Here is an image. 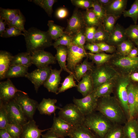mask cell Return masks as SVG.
<instances>
[{"mask_svg":"<svg viewBox=\"0 0 138 138\" xmlns=\"http://www.w3.org/2000/svg\"><path fill=\"white\" fill-rule=\"evenodd\" d=\"M128 0H113L107 6L104 7L107 14L112 15L118 18L125 10Z\"/></svg>","mask_w":138,"mask_h":138,"instance_id":"21","label":"cell"},{"mask_svg":"<svg viewBox=\"0 0 138 138\" xmlns=\"http://www.w3.org/2000/svg\"><path fill=\"white\" fill-rule=\"evenodd\" d=\"M130 75L120 74L117 78L114 88L116 96L122 107L127 119L129 118L127 87L131 82Z\"/></svg>","mask_w":138,"mask_h":138,"instance_id":"6","label":"cell"},{"mask_svg":"<svg viewBox=\"0 0 138 138\" xmlns=\"http://www.w3.org/2000/svg\"><path fill=\"white\" fill-rule=\"evenodd\" d=\"M20 12L18 9H5L1 7L0 18L8 23L11 21Z\"/></svg>","mask_w":138,"mask_h":138,"instance_id":"36","label":"cell"},{"mask_svg":"<svg viewBox=\"0 0 138 138\" xmlns=\"http://www.w3.org/2000/svg\"><path fill=\"white\" fill-rule=\"evenodd\" d=\"M117 77L108 81L99 86L94 91L95 96L98 99L110 96L114 89Z\"/></svg>","mask_w":138,"mask_h":138,"instance_id":"25","label":"cell"},{"mask_svg":"<svg viewBox=\"0 0 138 138\" xmlns=\"http://www.w3.org/2000/svg\"><path fill=\"white\" fill-rule=\"evenodd\" d=\"M99 48L101 51L110 53H114L116 51V47L108 44L106 42H102L95 43Z\"/></svg>","mask_w":138,"mask_h":138,"instance_id":"53","label":"cell"},{"mask_svg":"<svg viewBox=\"0 0 138 138\" xmlns=\"http://www.w3.org/2000/svg\"><path fill=\"white\" fill-rule=\"evenodd\" d=\"M131 58H135L138 56V48L135 46L130 51L128 55Z\"/></svg>","mask_w":138,"mask_h":138,"instance_id":"58","label":"cell"},{"mask_svg":"<svg viewBox=\"0 0 138 138\" xmlns=\"http://www.w3.org/2000/svg\"><path fill=\"white\" fill-rule=\"evenodd\" d=\"M123 126L125 138H138V124L135 119L128 120Z\"/></svg>","mask_w":138,"mask_h":138,"instance_id":"28","label":"cell"},{"mask_svg":"<svg viewBox=\"0 0 138 138\" xmlns=\"http://www.w3.org/2000/svg\"><path fill=\"white\" fill-rule=\"evenodd\" d=\"M57 1L56 0H34L33 2L42 8L50 17H51L53 12V6Z\"/></svg>","mask_w":138,"mask_h":138,"instance_id":"38","label":"cell"},{"mask_svg":"<svg viewBox=\"0 0 138 138\" xmlns=\"http://www.w3.org/2000/svg\"><path fill=\"white\" fill-rule=\"evenodd\" d=\"M135 46L132 41L130 40H125L116 47L117 54L122 56H127Z\"/></svg>","mask_w":138,"mask_h":138,"instance_id":"35","label":"cell"},{"mask_svg":"<svg viewBox=\"0 0 138 138\" xmlns=\"http://www.w3.org/2000/svg\"><path fill=\"white\" fill-rule=\"evenodd\" d=\"M2 18H0V36H2L5 32L6 29L5 26L7 25V22Z\"/></svg>","mask_w":138,"mask_h":138,"instance_id":"57","label":"cell"},{"mask_svg":"<svg viewBox=\"0 0 138 138\" xmlns=\"http://www.w3.org/2000/svg\"><path fill=\"white\" fill-rule=\"evenodd\" d=\"M57 100L54 99L43 98L39 104L37 109L41 114L50 116L54 113L56 110L61 109L55 105Z\"/></svg>","mask_w":138,"mask_h":138,"instance_id":"22","label":"cell"},{"mask_svg":"<svg viewBox=\"0 0 138 138\" xmlns=\"http://www.w3.org/2000/svg\"><path fill=\"white\" fill-rule=\"evenodd\" d=\"M58 114V117L63 120L75 126L83 124L85 118L78 107L72 103L61 108Z\"/></svg>","mask_w":138,"mask_h":138,"instance_id":"7","label":"cell"},{"mask_svg":"<svg viewBox=\"0 0 138 138\" xmlns=\"http://www.w3.org/2000/svg\"><path fill=\"white\" fill-rule=\"evenodd\" d=\"M96 111L101 113L114 124L122 125L127 121L122 107L115 97L110 96L98 99Z\"/></svg>","mask_w":138,"mask_h":138,"instance_id":"1","label":"cell"},{"mask_svg":"<svg viewBox=\"0 0 138 138\" xmlns=\"http://www.w3.org/2000/svg\"><path fill=\"white\" fill-rule=\"evenodd\" d=\"M96 27H87L86 28L84 33L86 40L88 43H94V37L96 29Z\"/></svg>","mask_w":138,"mask_h":138,"instance_id":"52","label":"cell"},{"mask_svg":"<svg viewBox=\"0 0 138 138\" xmlns=\"http://www.w3.org/2000/svg\"><path fill=\"white\" fill-rule=\"evenodd\" d=\"M125 29L118 24L115 25V28L110 34L106 43L116 47L127 38L125 33Z\"/></svg>","mask_w":138,"mask_h":138,"instance_id":"23","label":"cell"},{"mask_svg":"<svg viewBox=\"0 0 138 138\" xmlns=\"http://www.w3.org/2000/svg\"><path fill=\"white\" fill-rule=\"evenodd\" d=\"M84 48L93 53L95 54L102 52L95 43H88L84 46Z\"/></svg>","mask_w":138,"mask_h":138,"instance_id":"54","label":"cell"},{"mask_svg":"<svg viewBox=\"0 0 138 138\" xmlns=\"http://www.w3.org/2000/svg\"><path fill=\"white\" fill-rule=\"evenodd\" d=\"M28 68L24 66H10L6 73L5 78L25 77L28 73Z\"/></svg>","mask_w":138,"mask_h":138,"instance_id":"31","label":"cell"},{"mask_svg":"<svg viewBox=\"0 0 138 138\" xmlns=\"http://www.w3.org/2000/svg\"><path fill=\"white\" fill-rule=\"evenodd\" d=\"M133 42L136 45L138 48V40L135 41Z\"/></svg>","mask_w":138,"mask_h":138,"instance_id":"62","label":"cell"},{"mask_svg":"<svg viewBox=\"0 0 138 138\" xmlns=\"http://www.w3.org/2000/svg\"><path fill=\"white\" fill-rule=\"evenodd\" d=\"M84 31H80L73 36V44L84 48V45L86 41Z\"/></svg>","mask_w":138,"mask_h":138,"instance_id":"49","label":"cell"},{"mask_svg":"<svg viewBox=\"0 0 138 138\" xmlns=\"http://www.w3.org/2000/svg\"><path fill=\"white\" fill-rule=\"evenodd\" d=\"M123 14L125 17L131 18L135 24H137L138 19V0H135L130 8L128 10H125Z\"/></svg>","mask_w":138,"mask_h":138,"instance_id":"42","label":"cell"},{"mask_svg":"<svg viewBox=\"0 0 138 138\" xmlns=\"http://www.w3.org/2000/svg\"><path fill=\"white\" fill-rule=\"evenodd\" d=\"M68 136L70 138H99L83 124L75 125Z\"/></svg>","mask_w":138,"mask_h":138,"instance_id":"26","label":"cell"},{"mask_svg":"<svg viewBox=\"0 0 138 138\" xmlns=\"http://www.w3.org/2000/svg\"><path fill=\"white\" fill-rule=\"evenodd\" d=\"M27 52L31 53L52 45V39L48 31L31 27L24 32Z\"/></svg>","mask_w":138,"mask_h":138,"instance_id":"2","label":"cell"},{"mask_svg":"<svg viewBox=\"0 0 138 138\" xmlns=\"http://www.w3.org/2000/svg\"><path fill=\"white\" fill-rule=\"evenodd\" d=\"M103 138H125L123 126L121 124H114Z\"/></svg>","mask_w":138,"mask_h":138,"instance_id":"37","label":"cell"},{"mask_svg":"<svg viewBox=\"0 0 138 138\" xmlns=\"http://www.w3.org/2000/svg\"><path fill=\"white\" fill-rule=\"evenodd\" d=\"M0 138H13L7 132L6 129H0Z\"/></svg>","mask_w":138,"mask_h":138,"instance_id":"59","label":"cell"},{"mask_svg":"<svg viewBox=\"0 0 138 138\" xmlns=\"http://www.w3.org/2000/svg\"><path fill=\"white\" fill-rule=\"evenodd\" d=\"M93 64L86 59L82 63L77 65L74 72L75 79L79 82L82 77L88 71H91L94 67Z\"/></svg>","mask_w":138,"mask_h":138,"instance_id":"30","label":"cell"},{"mask_svg":"<svg viewBox=\"0 0 138 138\" xmlns=\"http://www.w3.org/2000/svg\"><path fill=\"white\" fill-rule=\"evenodd\" d=\"M8 123L5 102L0 99V129L6 128Z\"/></svg>","mask_w":138,"mask_h":138,"instance_id":"47","label":"cell"},{"mask_svg":"<svg viewBox=\"0 0 138 138\" xmlns=\"http://www.w3.org/2000/svg\"><path fill=\"white\" fill-rule=\"evenodd\" d=\"M32 62L37 68L43 67L56 63L55 56L44 50L34 51L31 53Z\"/></svg>","mask_w":138,"mask_h":138,"instance_id":"15","label":"cell"},{"mask_svg":"<svg viewBox=\"0 0 138 138\" xmlns=\"http://www.w3.org/2000/svg\"><path fill=\"white\" fill-rule=\"evenodd\" d=\"M125 33L127 38L133 42L138 40V24L130 25L125 29Z\"/></svg>","mask_w":138,"mask_h":138,"instance_id":"48","label":"cell"},{"mask_svg":"<svg viewBox=\"0 0 138 138\" xmlns=\"http://www.w3.org/2000/svg\"><path fill=\"white\" fill-rule=\"evenodd\" d=\"M114 124L99 112L95 111L85 116L83 125L99 138H103Z\"/></svg>","mask_w":138,"mask_h":138,"instance_id":"3","label":"cell"},{"mask_svg":"<svg viewBox=\"0 0 138 138\" xmlns=\"http://www.w3.org/2000/svg\"><path fill=\"white\" fill-rule=\"evenodd\" d=\"M98 2L103 7L110 4L113 0H97Z\"/></svg>","mask_w":138,"mask_h":138,"instance_id":"61","label":"cell"},{"mask_svg":"<svg viewBox=\"0 0 138 138\" xmlns=\"http://www.w3.org/2000/svg\"><path fill=\"white\" fill-rule=\"evenodd\" d=\"M18 92L27 94L26 93L17 88L10 79L0 82V99L4 102H7L14 99Z\"/></svg>","mask_w":138,"mask_h":138,"instance_id":"17","label":"cell"},{"mask_svg":"<svg viewBox=\"0 0 138 138\" xmlns=\"http://www.w3.org/2000/svg\"><path fill=\"white\" fill-rule=\"evenodd\" d=\"M8 123L23 125L27 122V117L14 99L5 102Z\"/></svg>","mask_w":138,"mask_h":138,"instance_id":"10","label":"cell"},{"mask_svg":"<svg viewBox=\"0 0 138 138\" xmlns=\"http://www.w3.org/2000/svg\"><path fill=\"white\" fill-rule=\"evenodd\" d=\"M110 34L104 29L102 25L97 27L94 37V43L106 42L108 40Z\"/></svg>","mask_w":138,"mask_h":138,"instance_id":"40","label":"cell"},{"mask_svg":"<svg viewBox=\"0 0 138 138\" xmlns=\"http://www.w3.org/2000/svg\"><path fill=\"white\" fill-rule=\"evenodd\" d=\"M52 69L51 66L37 68L30 73H28L25 77L33 84L34 89L37 93L39 88L49 77Z\"/></svg>","mask_w":138,"mask_h":138,"instance_id":"14","label":"cell"},{"mask_svg":"<svg viewBox=\"0 0 138 138\" xmlns=\"http://www.w3.org/2000/svg\"><path fill=\"white\" fill-rule=\"evenodd\" d=\"M83 15L87 27H97L102 25L92 8L86 10Z\"/></svg>","mask_w":138,"mask_h":138,"instance_id":"34","label":"cell"},{"mask_svg":"<svg viewBox=\"0 0 138 138\" xmlns=\"http://www.w3.org/2000/svg\"><path fill=\"white\" fill-rule=\"evenodd\" d=\"M56 53L55 57L60 66L61 69L66 71L69 74L74 76V78H75L74 72L68 70L66 64L67 56V47L60 45L55 48Z\"/></svg>","mask_w":138,"mask_h":138,"instance_id":"24","label":"cell"},{"mask_svg":"<svg viewBox=\"0 0 138 138\" xmlns=\"http://www.w3.org/2000/svg\"><path fill=\"white\" fill-rule=\"evenodd\" d=\"M129 120L138 117V84L131 81L127 87Z\"/></svg>","mask_w":138,"mask_h":138,"instance_id":"12","label":"cell"},{"mask_svg":"<svg viewBox=\"0 0 138 138\" xmlns=\"http://www.w3.org/2000/svg\"><path fill=\"white\" fill-rule=\"evenodd\" d=\"M48 25L49 29L47 31L52 40H56L65 33L64 28L55 24L53 20L48 21Z\"/></svg>","mask_w":138,"mask_h":138,"instance_id":"33","label":"cell"},{"mask_svg":"<svg viewBox=\"0 0 138 138\" xmlns=\"http://www.w3.org/2000/svg\"><path fill=\"white\" fill-rule=\"evenodd\" d=\"M50 129L48 130L46 133L42 134L41 138H64L57 135Z\"/></svg>","mask_w":138,"mask_h":138,"instance_id":"56","label":"cell"},{"mask_svg":"<svg viewBox=\"0 0 138 138\" xmlns=\"http://www.w3.org/2000/svg\"><path fill=\"white\" fill-rule=\"evenodd\" d=\"M19 29L15 27H8L3 34L2 37L4 38H8L12 37H15L20 35L24 36V33Z\"/></svg>","mask_w":138,"mask_h":138,"instance_id":"50","label":"cell"},{"mask_svg":"<svg viewBox=\"0 0 138 138\" xmlns=\"http://www.w3.org/2000/svg\"><path fill=\"white\" fill-rule=\"evenodd\" d=\"M67 67L74 72L76 66L83 59L88 56L85 48L73 44L67 47Z\"/></svg>","mask_w":138,"mask_h":138,"instance_id":"9","label":"cell"},{"mask_svg":"<svg viewBox=\"0 0 138 138\" xmlns=\"http://www.w3.org/2000/svg\"><path fill=\"white\" fill-rule=\"evenodd\" d=\"M87 27L83 14L76 9L68 21L67 27L65 32L73 36L80 31H84Z\"/></svg>","mask_w":138,"mask_h":138,"instance_id":"11","label":"cell"},{"mask_svg":"<svg viewBox=\"0 0 138 138\" xmlns=\"http://www.w3.org/2000/svg\"><path fill=\"white\" fill-rule=\"evenodd\" d=\"M74 76L70 75L67 76L61 83V86L59 88L56 94L64 92L70 88L74 87H76L77 86L75 81Z\"/></svg>","mask_w":138,"mask_h":138,"instance_id":"41","label":"cell"},{"mask_svg":"<svg viewBox=\"0 0 138 138\" xmlns=\"http://www.w3.org/2000/svg\"><path fill=\"white\" fill-rule=\"evenodd\" d=\"M62 71L61 69H52L49 77L43 85L49 92L55 94L57 93L61 79L60 74Z\"/></svg>","mask_w":138,"mask_h":138,"instance_id":"19","label":"cell"},{"mask_svg":"<svg viewBox=\"0 0 138 138\" xmlns=\"http://www.w3.org/2000/svg\"><path fill=\"white\" fill-rule=\"evenodd\" d=\"M97 99L95 96L94 91L80 99L74 98V104L85 116L96 111Z\"/></svg>","mask_w":138,"mask_h":138,"instance_id":"13","label":"cell"},{"mask_svg":"<svg viewBox=\"0 0 138 138\" xmlns=\"http://www.w3.org/2000/svg\"><path fill=\"white\" fill-rule=\"evenodd\" d=\"M91 72H88L82 77V80L78 82L76 87L77 91L83 97L94 91Z\"/></svg>","mask_w":138,"mask_h":138,"instance_id":"20","label":"cell"},{"mask_svg":"<svg viewBox=\"0 0 138 138\" xmlns=\"http://www.w3.org/2000/svg\"><path fill=\"white\" fill-rule=\"evenodd\" d=\"M109 62V65L121 74L130 75L138 72V56L131 58L117 53Z\"/></svg>","mask_w":138,"mask_h":138,"instance_id":"4","label":"cell"},{"mask_svg":"<svg viewBox=\"0 0 138 138\" xmlns=\"http://www.w3.org/2000/svg\"><path fill=\"white\" fill-rule=\"evenodd\" d=\"M72 4L76 6L86 10L92 8L93 0H71Z\"/></svg>","mask_w":138,"mask_h":138,"instance_id":"51","label":"cell"},{"mask_svg":"<svg viewBox=\"0 0 138 138\" xmlns=\"http://www.w3.org/2000/svg\"><path fill=\"white\" fill-rule=\"evenodd\" d=\"M5 129L13 138H20L23 131L22 125L18 124L8 123Z\"/></svg>","mask_w":138,"mask_h":138,"instance_id":"43","label":"cell"},{"mask_svg":"<svg viewBox=\"0 0 138 138\" xmlns=\"http://www.w3.org/2000/svg\"><path fill=\"white\" fill-rule=\"evenodd\" d=\"M73 36L69 35L65 32L60 38L53 43L52 45L55 48L57 47L62 45L66 47L73 44Z\"/></svg>","mask_w":138,"mask_h":138,"instance_id":"46","label":"cell"},{"mask_svg":"<svg viewBox=\"0 0 138 138\" xmlns=\"http://www.w3.org/2000/svg\"><path fill=\"white\" fill-rule=\"evenodd\" d=\"M92 8L99 20L102 24L104 19L107 15L105 9L97 0H93V7Z\"/></svg>","mask_w":138,"mask_h":138,"instance_id":"45","label":"cell"},{"mask_svg":"<svg viewBox=\"0 0 138 138\" xmlns=\"http://www.w3.org/2000/svg\"><path fill=\"white\" fill-rule=\"evenodd\" d=\"M118 19L112 15L107 14L102 23L104 30L109 34L111 33L115 28V24Z\"/></svg>","mask_w":138,"mask_h":138,"instance_id":"39","label":"cell"},{"mask_svg":"<svg viewBox=\"0 0 138 138\" xmlns=\"http://www.w3.org/2000/svg\"><path fill=\"white\" fill-rule=\"evenodd\" d=\"M75 125L63 120L55 115L53 123L50 130L58 136L64 138L69 136Z\"/></svg>","mask_w":138,"mask_h":138,"instance_id":"16","label":"cell"},{"mask_svg":"<svg viewBox=\"0 0 138 138\" xmlns=\"http://www.w3.org/2000/svg\"><path fill=\"white\" fill-rule=\"evenodd\" d=\"M22 126L23 131L20 138H41L42 132L50 129H39L33 119L29 120Z\"/></svg>","mask_w":138,"mask_h":138,"instance_id":"18","label":"cell"},{"mask_svg":"<svg viewBox=\"0 0 138 138\" xmlns=\"http://www.w3.org/2000/svg\"><path fill=\"white\" fill-rule=\"evenodd\" d=\"M136 119V120L137 124H138V117Z\"/></svg>","mask_w":138,"mask_h":138,"instance_id":"63","label":"cell"},{"mask_svg":"<svg viewBox=\"0 0 138 138\" xmlns=\"http://www.w3.org/2000/svg\"><path fill=\"white\" fill-rule=\"evenodd\" d=\"M68 12L65 8L62 7L57 9L55 13L56 17L60 19H62L66 18L68 15Z\"/></svg>","mask_w":138,"mask_h":138,"instance_id":"55","label":"cell"},{"mask_svg":"<svg viewBox=\"0 0 138 138\" xmlns=\"http://www.w3.org/2000/svg\"><path fill=\"white\" fill-rule=\"evenodd\" d=\"M13 56L5 51H0V79L5 78L6 73L10 66Z\"/></svg>","mask_w":138,"mask_h":138,"instance_id":"27","label":"cell"},{"mask_svg":"<svg viewBox=\"0 0 138 138\" xmlns=\"http://www.w3.org/2000/svg\"><path fill=\"white\" fill-rule=\"evenodd\" d=\"M130 76L131 81L138 84V72L133 73L130 74Z\"/></svg>","mask_w":138,"mask_h":138,"instance_id":"60","label":"cell"},{"mask_svg":"<svg viewBox=\"0 0 138 138\" xmlns=\"http://www.w3.org/2000/svg\"><path fill=\"white\" fill-rule=\"evenodd\" d=\"M89 58L96 64L97 66L102 65L109 62L113 57L115 54H108L104 52L94 54L87 53Z\"/></svg>","mask_w":138,"mask_h":138,"instance_id":"32","label":"cell"},{"mask_svg":"<svg viewBox=\"0 0 138 138\" xmlns=\"http://www.w3.org/2000/svg\"><path fill=\"white\" fill-rule=\"evenodd\" d=\"M25 21V18L20 12L11 21L7 23V25L8 27H15L24 32L26 31L24 27Z\"/></svg>","mask_w":138,"mask_h":138,"instance_id":"44","label":"cell"},{"mask_svg":"<svg viewBox=\"0 0 138 138\" xmlns=\"http://www.w3.org/2000/svg\"><path fill=\"white\" fill-rule=\"evenodd\" d=\"M91 74L94 91L102 84L116 78L120 74L113 67L106 64L94 67Z\"/></svg>","mask_w":138,"mask_h":138,"instance_id":"5","label":"cell"},{"mask_svg":"<svg viewBox=\"0 0 138 138\" xmlns=\"http://www.w3.org/2000/svg\"><path fill=\"white\" fill-rule=\"evenodd\" d=\"M14 99L20 106L25 115L30 120L33 119L39 104L38 102L29 98L27 94L21 92L17 93Z\"/></svg>","mask_w":138,"mask_h":138,"instance_id":"8","label":"cell"},{"mask_svg":"<svg viewBox=\"0 0 138 138\" xmlns=\"http://www.w3.org/2000/svg\"><path fill=\"white\" fill-rule=\"evenodd\" d=\"M32 64L31 54L27 52L19 53L13 56L10 66H24L29 67Z\"/></svg>","mask_w":138,"mask_h":138,"instance_id":"29","label":"cell"}]
</instances>
